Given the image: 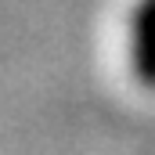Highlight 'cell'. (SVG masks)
<instances>
[{"instance_id": "cell-1", "label": "cell", "mask_w": 155, "mask_h": 155, "mask_svg": "<svg viewBox=\"0 0 155 155\" xmlns=\"http://www.w3.org/2000/svg\"><path fill=\"white\" fill-rule=\"evenodd\" d=\"M130 72L144 90H155V0L134 4V15H130Z\"/></svg>"}]
</instances>
